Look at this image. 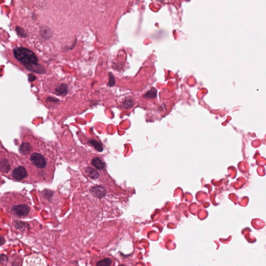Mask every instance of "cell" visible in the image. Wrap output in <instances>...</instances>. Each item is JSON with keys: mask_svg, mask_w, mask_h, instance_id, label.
<instances>
[{"mask_svg": "<svg viewBox=\"0 0 266 266\" xmlns=\"http://www.w3.org/2000/svg\"><path fill=\"white\" fill-rule=\"evenodd\" d=\"M4 242V239L0 236V244L3 243Z\"/></svg>", "mask_w": 266, "mask_h": 266, "instance_id": "e0dca14e", "label": "cell"}, {"mask_svg": "<svg viewBox=\"0 0 266 266\" xmlns=\"http://www.w3.org/2000/svg\"><path fill=\"white\" fill-rule=\"evenodd\" d=\"M12 165L9 160L6 158L0 159V172L2 173L7 174L11 171Z\"/></svg>", "mask_w": 266, "mask_h": 266, "instance_id": "5b68a950", "label": "cell"}, {"mask_svg": "<svg viewBox=\"0 0 266 266\" xmlns=\"http://www.w3.org/2000/svg\"><path fill=\"white\" fill-rule=\"evenodd\" d=\"M14 54L16 59L25 65L28 69L34 72H44V68L39 66L37 56L29 49L17 47L14 49Z\"/></svg>", "mask_w": 266, "mask_h": 266, "instance_id": "7a4b0ae2", "label": "cell"}, {"mask_svg": "<svg viewBox=\"0 0 266 266\" xmlns=\"http://www.w3.org/2000/svg\"><path fill=\"white\" fill-rule=\"evenodd\" d=\"M7 261V258L4 255H0V264H5L4 263H6Z\"/></svg>", "mask_w": 266, "mask_h": 266, "instance_id": "9a60e30c", "label": "cell"}, {"mask_svg": "<svg viewBox=\"0 0 266 266\" xmlns=\"http://www.w3.org/2000/svg\"><path fill=\"white\" fill-rule=\"evenodd\" d=\"M112 264V261L108 258L102 259L97 263V266H110Z\"/></svg>", "mask_w": 266, "mask_h": 266, "instance_id": "8fae6325", "label": "cell"}, {"mask_svg": "<svg viewBox=\"0 0 266 266\" xmlns=\"http://www.w3.org/2000/svg\"><path fill=\"white\" fill-rule=\"evenodd\" d=\"M35 79V77L34 75H32V74H30L29 76V80L32 82V81H33Z\"/></svg>", "mask_w": 266, "mask_h": 266, "instance_id": "2e32d148", "label": "cell"}, {"mask_svg": "<svg viewBox=\"0 0 266 266\" xmlns=\"http://www.w3.org/2000/svg\"><path fill=\"white\" fill-rule=\"evenodd\" d=\"M88 142L91 144V145L93 146V147H94L95 149L99 151V152H102L103 150V146L102 145V144L99 142L97 141L95 139H90L88 141Z\"/></svg>", "mask_w": 266, "mask_h": 266, "instance_id": "9c48e42d", "label": "cell"}, {"mask_svg": "<svg viewBox=\"0 0 266 266\" xmlns=\"http://www.w3.org/2000/svg\"><path fill=\"white\" fill-rule=\"evenodd\" d=\"M134 102L131 98H127L123 102L122 107L125 109H129L132 107Z\"/></svg>", "mask_w": 266, "mask_h": 266, "instance_id": "7c38bea8", "label": "cell"}, {"mask_svg": "<svg viewBox=\"0 0 266 266\" xmlns=\"http://www.w3.org/2000/svg\"><path fill=\"white\" fill-rule=\"evenodd\" d=\"M109 83H108V85L109 86H114L116 84L115 77L111 72H110L109 74Z\"/></svg>", "mask_w": 266, "mask_h": 266, "instance_id": "4fadbf2b", "label": "cell"}, {"mask_svg": "<svg viewBox=\"0 0 266 266\" xmlns=\"http://www.w3.org/2000/svg\"><path fill=\"white\" fill-rule=\"evenodd\" d=\"M1 182H2V178L0 177V183H1Z\"/></svg>", "mask_w": 266, "mask_h": 266, "instance_id": "ac0fdd59", "label": "cell"}, {"mask_svg": "<svg viewBox=\"0 0 266 266\" xmlns=\"http://www.w3.org/2000/svg\"><path fill=\"white\" fill-rule=\"evenodd\" d=\"M28 171H29L25 167V166L20 165L11 170V173H9V177L17 182H25L28 178Z\"/></svg>", "mask_w": 266, "mask_h": 266, "instance_id": "3957f363", "label": "cell"}, {"mask_svg": "<svg viewBox=\"0 0 266 266\" xmlns=\"http://www.w3.org/2000/svg\"><path fill=\"white\" fill-rule=\"evenodd\" d=\"M56 94L59 96H65L68 93V86L65 83L60 84L55 89Z\"/></svg>", "mask_w": 266, "mask_h": 266, "instance_id": "8992f818", "label": "cell"}, {"mask_svg": "<svg viewBox=\"0 0 266 266\" xmlns=\"http://www.w3.org/2000/svg\"><path fill=\"white\" fill-rule=\"evenodd\" d=\"M30 160L32 164L36 168L35 169L41 172L45 171L48 165L46 158L39 153H33L30 156Z\"/></svg>", "mask_w": 266, "mask_h": 266, "instance_id": "277c9868", "label": "cell"}, {"mask_svg": "<svg viewBox=\"0 0 266 266\" xmlns=\"http://www.w3.org/2000/svg\"><path fill=\"white\" fill-rule=\"evenodd\" d=\"M143 96L145 98H156L157 96V91L154 88H152L150 91L147 92Z\"/></svg>", "mask_w": 266, "mask_h": 266, "instance_id": "30bf717a", "label": "cell"}, {"mask_svg": "<svg viewBox=\"0 0 266 266\" xmlns=\"http://www.w3.org/2000/svg\"><path fill=\"white\" fill-rule=\"evenodd\" d=\"M91 164L92 165L95 166L98 170H102L105 168V164L103 163L102 160L99 158H93L91 162Z\"/></svg>", "mask_w": 266, "mask_h": 266, "instance_id": "52a82bcc", "label": "cell"}, {"mask_svg": "<svg viewBox=\"0 0 266 266\" xmlns=\"http://www.w3.org/2000/svg\"><path fill=\"white\" fill-rule=\"evenodd\" d=\"M31 151V147L30 144L27 142L22 144L20 147V152L21 154L27 155Z\"/></svg>", "mask_w": 266, "mask_h": 266, "instance_id": "ba28073f", "label": "cell"}, {"mask_svg": "<svg viewBox=\"0 0 266 266\" xmlns=\"http://www.w3.org/2000/svg\"><path fill=\"white\" fill-rule=\"evenodd\" d=\"M88 168L89 169V171H88V174H89L90 177L93 178H97L98 177V174L95 170H93V168H90V167Z\"/></svg>", "mask_w": 266, "mask_h": 266, "instance_id": "5bb4252c", "label": "cell"}, {"mask_svg": "<svg viewBox=\"0 0 266 266\" xmlns=\"http://www.w3.org/2000/svg\"><path fill=\"white\" fill-rule=\"evenodd\" d=\"M0 207L10 215L20 219L32 217L35 213L30 199L20 192L4 193L0 198Z\"/></svg>", "mask_w": 266, "mask_h": 266, "instance_id": "6da1fadb", "label": "cell"}, {"mask_svg": "<svg viewBox=\"0 0 266 266\" xmlns=\"http://www.w3.org/2000/svg\"><path fill=\"white\" fill-rule=\"evenodd\" d=\"M157 1H162L163 0H157Z\"/></svg>", "mask_w": 266, "mask_h": 266, "instance_id": "d6986e66", "label": "cell"}]
</instances>
